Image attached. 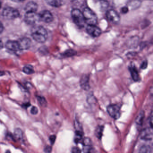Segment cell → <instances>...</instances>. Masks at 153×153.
<instances>
[{
	"instance_id": "10",
	"label": "cell",
	"mask_w": 153,
	"mask_h": 153,
	"mask_svg": "<svg viewBox=\"0 0 153 153\" xmlns=\"http://www.w3.org/2000/svg\"><path fill=\"white\" fill-rule=\"evenodd\" d=\"M87 33L93 37H98L101 34V29L96 25H87Z\"/></svg>"
},
{
	"instance_id": "7",
	"label": "cell",
	"mask_w": 153,
	"mask_h": 153,
	"mask_svg": "<svg viewBox=\"0 0 153 153\" xmlns=\"http://www.w3.org/2000/svg\"><path fill=\"white\" fill-rule=\"evenodd\" d=\"M39 19L38 14L36 12H26L25 15V21L27 25H33Z\"/></svg>"
},
{
	"instance_id": "6",
	"label": "cell",
	"mask_w": 153,
	"mask_h": 153,
	"mask_svg": "<svg viewBox=\"0 0 153 153\" xmlns=\"http://www.w3.org/2000/svg\"><path fill=\"white\" fill-rule=\"evenodd\" d=\"M107 19L111 23L117 24L120 22V17L118 13L113 9L109 10L106 12Z\"/></svg>"
},
{
	"instance_id": "29",
	"label": "cell",
	"mask_w": 153,
	"mask_h": 153,
	"mask_svg": "<svg viewBox=\"0 0 153 153\" xmlns=\"http://www.w3.org/2000/svg\"><path fill=\"white\" fill-rule=\"evenodd\" d=\"M56 137L55 135H51L50 136V138H49V140H50V142H51V144L52 145L54 144V142H55V140H56Z\"/></svg>"
},
{
	"instance_id": "14",
	"label": "cell",
	"mask_w": 153,
	"mask_h": 153,
	"mask_svg": "<svg viewBox=\"0 0 153 153\" xmlns=\"http://www.w3.org/2000/svg\"><path fill=\"white\" fill-rule=\"evenodd\" d=\"M38 9V5L34 1H29L27 3L25 10L26 12H36Z\"/></svg>"
},
{
	"instance_id": "30",
	"label": "cell",
	"mask_w": 153,
	"mask_h": 153,
	"mask_svg": "<svg viewBox=\"0 0 153 153\" xmlns=\"http://www.w3.org/2000/svg\"><path fill=\"white\" fill-rule=\"evenodd\" d=\"M148 67V62L147 61H144L141 63L140 65V68L142 69H146Z\"/></svg>"
},
{
	"instance_id": "33",
	"label": "cell",
	"mask_w": 153,
	"mask_h": 153,
	"mask_svg": "<svg viewBox=\"0 0 153 153\" xmlns=\"http://www.w3.org/2000/svg\"><path fill=\"white\" fill-rule=\"evenodd\" d=\"M3 29H4V27H3V25H2V23L1 22V25H0V32H1V33H2Z\"/></svg>"
},
{
	"instance_id": "22",
	"label": "cell",
	"mask_w": 153,
	"mask_h": 153,
	"mask_svg": "<svg viewBox=\"0 0 153 153\" xmlns=\"http://www.w3.org/2000/svg\"><path fill=\"white\" fill-rule=\"evenodd\" d=\"M103 131V127L102 126H98L97 128L95 131V135L98 138L100 139L102 137Z\"/></svg>"
},
{
	"instance_id": "13",
	"label": "cell",
	"mask_w": 153,
	"mask_h": 153,
	"mask_svg": "<svg viewBox=\"0 0 153 153\" xmlns=\"http://www.w3.org/2000/svg\"><path fill=\"white\" fill-rule=\"evenodd\" d=\"M80 85L81 88L85 90H88L90 88L89 77L87 75H83L80 80Z\"/></svg>"
},
{
	"instance_id": "21",
	"label": "cell",
	"mask_w": 153,
	"mask_h": 153,
	"mask_svg": "<svg viewBox=\"0 0 153 153\" xmlns=\"http://www.w3.org/2000/svg\"><path fill=\"white\" fill-rule=\"evenodd\" d=\"M76 54V52L73 50H67L64 52L62 55L64 57H70Z\"/></svg>"
},
{
	"instance_id": "25",
	"label": "cell",
	"mask_w": 153,
	"mask_h": 153,
	"mask_svg": "<svg viewBox=\"0 0 153 153\" xmlns=\"http://www.w3.org/2000/svg\"><path fill=\"white\" fill-rule=\"evenodd\" d=\"M92 141L89 138H85L83 140V146H92Z\"/></svg>"
},
{
	"instance_id": "16",
	"label": "cell",
	"mask_w": 153,
	"mask_h": 153,
	"mask_svg": "<svg viewBox=\"0 0 153 153\" xmlns=\"http://www.w3.org/2000/svg\"><path fill=\"white\" fill-rule=\"evenodd\" d=\"M23 138V133L21 129L16 128L14 131V138L17 140H21Z\"/></svg>"
},
{
	"instance_id": "12",
	"label": "cell",
	"mask_w": 153,
	"mask_h": 153,
	"mask_svg": "<svg viewBox=\"0 0 153 153\" xmlns=\"http://www.w3.org/2000/svg\"><path fill=\"white\" fill-rule=\"evenodd\" d=\"M153 137V132L150 129L145 128L141 131L140 138L141 139L146 140H149L152 139Z\"/></svg>"
},
{
	"instance_id": "32",
	"label": "cell",
	"mask_w": 153,
	"mask_h": 153,
	"mask_svg": "<svg viewBox=\"0 0 153 153\" xmlns=\"http://www.w3.org/2000/svg\"><path fill=\"white\" fill-rule=\"evenodd\" d=\"M149 123H150V125L151 128L153 129V115L151 116V118H150Z\"/></svg>"
},
{
	"instance_id": "5",
	"label": "cell",
	"mask_w": 153,
	"mask_h": 153,
	"mask_svg": "<svg viewBox=\"0 0 153 153\" xmlns=\"http://www.w3.org/2000/svg\"><path fill=\"white\" fill-rule=\"evenodd\" d=\"M107 111L109 115L113 119L117 120L120 118V107L117 105L112 104L108 105Z\"/></svg>"
},
{
	"instance_id": "24",
	"label": "cell",
	"mask_w": 153,
	"mask_h": 153,
	"mask_svg": "<svg viewBox=\"0 0 153 153\" xmlns=\"http://www.w3.org/2000/svg\"><path fill=\"white\" fill-rule=\"evenodd\" d=\"M37 99L39 104L42 106H46L47 105V102L45 100V98L43 97L37 96Z\"/></svg>"
},
{
	"instance_id": "35",
	"label": "cell",
	"mask_w": 153,
	"mask_h": 153,
	"mask_svg": "<svg viewBox=\"0 0 153 153\" xmlns=\"http://www.w3.org/2000/svg\"><path fill=\"white\" fill-rule=\"evenodd\" d=\"M5 153H10V150H7V151H6V152Z\"/></svg>"
},
{
	"instance_id": "11",
	"label": "cell",
	"mask_w": 153,
	"mask_h": 153,
	"mask_svg": "<svg viewBox=\"0 0 153 153\" xmlns=\"http://www.w3.org/2000/svg\"><path fill=\"white\" fill-rule=\"evenodd\" d=\"M5 46L8 50L11 51L17 52L20 51L18 41L9 40L6 42Z\"/></svg>"
},
{
	"instance_id": "28",
	"label": "cell",
	"mask_w": 153,
	"mask_h": 153,
	"mask_svg": "<svg viewBox=\"0 0 153 153\" xmlns=\"http://www.w3.org/2000/svg\"><path fill=\"white\" fill-rule=\"evenodd\" d=\"M52 147L50 146H47L45 148L44 151L46 153H51L52 152Z\"/></svg>"
},
{
	"instance_id": "18",
	"label": "cell",
	"mask_w": 153,
	"mask_h": 153,
	"mask_svg": "<svg viewBox=\"0 0 153 153\" xmlns=\"http://www.w3.org/2000/svg\"><path fill=\"white\" fill-rule=\"evenodd\" d=\"M46 3L53 7H61L62 5V2L63 1H46Z\"/></svg>"
},
{
	"instance_id": "23",
	"label": "cell",
	"mask_w": 153,
	"mask_h": 153,
	"mask_svg": "<svg viewBox=\"0 0 153 153\" xmlns=\"http://www.w3.org/2000/svg\"><path fill=\"white\" fill-rule=\"evenodd\" d=\"M83 150L84 153H94V149L92 146H84Z\"/></svg>"
},
{
	"instance_id": "27",
	"label": "cell",
	"mask_w": 153,
	"mask_h": 153,
	"mask_svg": "<svg viewBox=\"0 0 153 153\" xmlns=\"http://www.w3.org/2000/svg\"><path fill=\"white\" fill-rule=\"evenodd\" d=\"M38 112V110L37 109V107H36V106H33L32 107V109L31 110V113L33 115H36V114H37Z\"/></svg>"
},
{
	"instance_id": "17",
	"label": "cell",
	"mask_w": 153,
	"mask_h": 153,
	"mask_svg": "<svg viewBox=\"0 0 153 153\" xmlns=\"http://www.w3.org/2000/svg\"><path fill=\"white\" fill-rule=\"evenodd\" d=\"M144 118V113L141 112L140 114L138 115L137 117L136 120V123L137 124L138 128H140L142 125L143 123V119Z\"/></svg>"
},
{
	"instance_id": "26",
	"label": "cell",
	"mask_w": 153,
	"mask_h": 153,
	"mask_svg": "<svg viewBox=\"0 0 153 153\" xmlns=\"http://www.w3.org/2000/svg\"><path fill=\"white\" fill-rule=\"evenodd\" d=\"M71 153H81V151L79 148L77 147H73L71 149Z\"/></svg>"
},
{
	"instance_id": "1",
	"label": "cell",
	"mask_w": 153,
	"mask_h": 153,
	"mask_svg": "<svg viewBox=\"0 0 153 153\" xmlns=\"http://www.w3.org/2000/svg\"><path fill=\"white\" fill-rule=\"evenodd\" d=\"M31 35L36 42L43 43L47 40L48 33L43 27L38 26L33 28Z\"/></svg>"
},
{
	"instance_id": "4",
	"label": "cell",
	"mask_w": 153,
	"mask_h": 153,
	"mask_svg": "<svg viewBox=\"0 0 153 153\" xmlns=\"http://www.w3.org/2000/svg\"><path fill=\"white\" fill-rule=\"evenodd\" d=\"M2 16L6 19L12 20L19 17V12L16 9L11 7H6L2 10Z\"/></svg>"
},
{
	"instance_id": "15",
	"label": "cell",
	"mask_w": 153,
	"mask_h": 153,
	"mask_svg": "<svg viewBox=\"0 0 153 153\" xmlns=\"http://www.w3.org/2000/svg\"><path fill=\"white\" fill-rule=\"evenodd\" d=\"M129 70L132 79L135 81H138L139 79V75L137 70L135 66H131L129 68Z\"/></svg>"
},
{
	"instance_id": "31",
	"label": "cell",
	"mask_w": 153,
	"mask_h": 153,
	"mask_svg": "<svg viewBox=\"0 0 153 153\" xmlns=\"http://www.w3.org/2000/svg\"><path fill=\"white\" fill-rule=\"evenodd\" d=\"M122 13H123V14H126V13H128V7H123L122 8L121 10Z\"/></svg>"
},
{
	"instance_id": "3",
	"label": "cell",
	"mask_w": 153,
	"mask_h": 153,
	"mask_svg": "<svg viewBox=\"0 0 153 153\" xmlns=\"http://www.w3.org/2000/svg\"><path fill=\"white\" fill-rule=\"evenodd\" d=\"M86 24L88 25H95L97 22V17L95 13L88 7H85L83 11Z\"/></svg>"
},
{
	"instance_id": "19",
	"label": "cell",
	"mask_w": 153,
	"mask_h": 153,
	"mask_svg": "<svg viewBox=\"0 0 153 153\" xmlns=\"http://www.w3.org/2000/svg\"><path fill=\"white\" fill-rule=\"evenodd\" d=\"M23 71L24 73L27 75H31L34 72L33 68L31 65H26L23 68Z\"/></svg>"
},
{
	"instance_id": "9",
	"label": "cell",
	"mask_w": 153,
	"mask_h": 153,
	"mask_svg": "<svg viewBox=\"0 0 153 153\" xmlns=\"http://www.w3.org/2000/svg\"><path fill=\"white\" fill-rule=\"evenodd\" d=\"M17 41L19 44L20 51L26 50L29 49L32 44L31 39L28 37H22Z\"/></svg>"
},
{
	"instance_id": "8",
	"label": "cell",
	"mask_w": 153,
	"mask_h": 153,
	"mask_svg": "<svg viewBox=\"0 0 153 153\" xmlns=\"http://www.w3.org/2000/svg\"><path fill=\"white\" fill-rule=\"evenodd\" d=\"M39 19L46 23H50L53 20L52 14L49 10H42L38 14Z\"/></svg>"
},
{
	"instance_id": "2",
	"label": "cell",
	"mask_w": 153,
	"mask_h": 153,
	"mask_svg": "<svg viewBox=\"0 0 153 153\" xmlns=\"http://www.w3.org/2000/svg\"><path fill=\"white\" fill-rule=\"evenodd\" d=\"M72 20L75 24L79 27H84L86 24L83 12L78 9L74 8L71 11Z\"/></svg>"
},
{
	"instance_id": "20",
	"label": "cell",
	"mask_w": 153,
	"mask_h": 153,
	"mask_svg": "<svg viewBox=\"0 0 153 153\" xmlns=\"http://www.w3.org/2000/svg\"><path fill=\"white\" fill-rule=\"evenodd\" d=\"M139 153H152V148L147 145H144L140 149Z\"/></svg>"
},
{
	"instance_id": "34",
	"label": "cell",
	"mask_w": 153,
	"mask_h": 153,
	"mask_svg": "<svg viewBox=\"0 0 153 153\" xmlns=\"http://www.w3.org/2000/svg\"><path fill=\"white\" fill-rule=\"evenodd\" d=\"M30 105V104L29 103H27V104H25V105H24V107H25V108H26L27 107H28V106H29V105Z\"/></svg>"
},
{
	"instance_id": "36",
	"label": "cell",
	"mask_w": 153,
	"mask_h": 153,
	"mask_svg": "<svg viewBox=\"0 0 153 153\" xmlns=\"http://www.w3.org/2000/svg\"><path fill=\"white\" fill-rule=\"evenodd\" d=\"M152 148H153V144H152Z\"/></svg>"
}]
</instances>
